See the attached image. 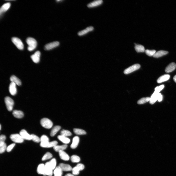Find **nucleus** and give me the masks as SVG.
Returning a JSON list of instances; mask_svg holds the SVG:
<instances>
[{
    "label": "nucleus",
    "instance_id": "obj_46",
    "mask_svg": "<svg viewBox=\"0 0 176 176\" xmlns=\"http://www.w3.org/2000/svg\"><path fill=\"white\" fill-rule=\"evenodd\" d=\"M65 176H75L73 174H72L70 173H68L66 174Z\"/></svg>",
    "mask_w": 176,
    "mask_h": 176
},
{
    "label": "nucleus",
    "instance_id": "obj_45",
    "mask_svg": "<svg viewBox=\"0 0 176 176\" xmlns=\"http://www.w3.org/2000/svg\"><path fill=\"white\" fill-rule=\"evenodd\" d=\"M76 166L79 168L80 171L83 170L84 168V165L82 164H78Z\"/></svg>",
    "mask_w": 176,
    "mask_h": 176
},
{
    "label": "nucleus",
    "instance_id": "obj_27",
    "mask_svg": "<svg viewBox=\"0 0 176 176\" xmlns=\"http://www.w3.org/2000/svg\"><path fill=\"white\" fill-rule=\"evenodd\" d=\"M61 128V127L59 126H56L54 127L51 131V136L52 137L55 136Z\"/></svg>",
    "mask_w": 176,
    "mask_h": 176
},
{
    "label": "nucleus",
    "instance_id": "obj_42",
    "mask_svg": "<svg viewBox=\"0 0 176 176\" xmlns=\"http://www.w3.org/2000/svg\"><path fill=\"white\" fill-rule=\"evenodd\" d=\"M49 139L45 135H43L40 138L41 142L49 141Z\"/></svg>",
    "mask_w": 176,
    "mask_h": 176
},
{
    "label": "nucleus",
    "instance_id": "obj_33",
    "mask_svg": "<svg viewBox=\"0 0 176 176\" xmlns=\"http://www.w3.org/2000/svg\"><path fill=\"white\" fill-rule=\"evenodd\" d=\"M7 146L5 142L0 143V153L2 154L7 150Z\"/></svg>",
    "mask_w": 176,
    "mask_h": 176
},
{
    "label": "nucleus",
    "instance_id": "obj_32",
    "mask_svg": "<svg viewBox=\"0 0 176 176\" xmlns=\"http://www.w3.org/2000/svg\"><path fill=\"white\" fill-rule=\"evenodd\" d=\"M52 157V154L49 152L46 153L42 157V161H45L51 158Z\"/></svg>",
    "mask_w": 176,
    "mask_h": 176
},
{
    "label": "nucleus",
    "instance_id": "obj_36",
    "mask_svg": "<svg viewBox=\"0 0 176 176\" xmlns=\"http://www.w3.org/2000/svg\"><path fill=\"white\" fill-rule=\"evenodd\" d=\"M49 162L53 169H54L56 167V159L55 158L53 159Z\"/></svg>",
    "mask_w": 176,
    "mask_h": 176
},
{
    "label": "nucleus",
    "instance_id": "obj_24",
    "mask_svg": "<svg viewBox=\"0 0 176 176\" xmlns=\"http://www.w3.org/2000/svg\"><path fill=\"white\" fill-rule=\"evenodd\" d=\"M10 80L12 82L15 83L16 85L20 86L21 83L20 80L14 75H12L10 78Z\"/></svg>",
    "mask_w": 176,
    "mask_h": 176
},
{
    "label": "nucleus",
    "instance_id": "obj_12",
    "mask_svg": "<svg viewBox=\"0 0 176 176\" xmlns=\"http://www.w3.org/2000/svg\"><path fill=\"white\" fill-rule=\"evenodd\" d=\"M40 52L39 51H37L31 56V58L34 63H37L40 61Z\"/></svg>",
    "mask_w": 176,
    "mask_h": 176
},
{
    "label": "nucleus",
    "instance_id": "obj_29",
    "mask_svg": "<svg viewBox=\"0 0 176 176\" xmlns=\"http://www.w3.org/2000/svg\"><path fill=\"white\" fill-rule=\"evenodd\" d=\"M74 133L78 135H85L86 134V132L84 130L78 128H74L73 129Z\"/></svg>",
    "mask_w": 176,
    "mask_h": 176
},
{
    "label": "nucleus",
    "instance_id": "obj_1",
    "mask_svg": "<svg viewBox=\"0 0 176 176\" xmlns=\"http://www.w3.org/2000/svg\"><path fill=\"white\" fill-rule=\"evenodd\" d=\"M26 42L28 45V50L31 51L34 50L36 47L37 46V42L34 38L29 37L26 40Z\"/></svg>",
    "mask_w": 176,
    "mask_h": 176
},
{
    "label": "nucleus",
    "instance_id": "obj_9",
    "mask_svg": "<svg viewBox=\"0 0 176 176\" xmlns=\"http://www.w3.org/2000/svg\"><path fill=\"white\" fill-rule=\"evenodd\" d=\"M20 134L24 139L32 140L31 135L29 134L25 130L22 129L21 130L20 132Z\"/></svg>",
    "mask_w": 176,
    "mask_h": 176
},
{
    "label": "nucleus",
    "instance_id": "obj_40",
    "mask_svg": "<svg viewBox=\"0 0 176 176\" xmlns=\"http://www.w3.org/2000/svg\"><path fill=\"white\" fill-rule=\"evenodd\" d=\"M72 170L73 174L75 175H78L80 171V169L76 166L73 168Z\"/></svg>",
    "mask_w": 176,
    "mask_h": 176
},
{
    "label": "nucleus",
    "instance_id": "obj_22",
    "mask_svg": "<svg viewBox=\"0 0 176 176\" xmlns=\"http://www.w3.org/2000/svg\"><path fill=\"white\" fill-rule=\"evenodd\" d=\"M170 76L168 74H165L160 77L157 80L158 83H161L168 80L170 78Z\"/></svg>",
    "mask_w": 176,
    "mask_h": 176
},
{
    "label": "nucleus",
    "instance_id": "obj_47",
    "mask_svg": "<svg viewBox=\"0 0 176 176\" xmlns=\"http://www.w3.org/2000/svg\"><path fill=\"white\" fill-rule=\"evenodd\" d=\"M173 80L176 83V75H175L173 78Z\"/></svg>",
    "mask_w": 176,
    "mask_h": 176
},
{
    "label": "nucleus",
    "instance_id": "obj_48",
    "mask_svg": "<svg viewBox=\"0 0 176 176\" xmlns=\"http://www.w3.org/2000/svg\"><path fill=\"white\" fill-rule=\"evenodd\" d=\"M1 129V125H0V130Z\"/></svg>",
    "mask_w": 176,
    "mask_h": 176
},
{
    "label": "nucleus",
    "instance_id": "obj_2",
    "mask_svg": "<svg viewBox=\"0 0 176 176\" xmlns=\"http://www.w3.org/2000/svg\"><path fill=\"white\" fill-rule=\"evenodd\" d=\"M40 122L41 125L44 127L46 129H49L51 128L53 125L52 122L49 119L46 118H44L42 119Z\"/></svg>",
    "mask_w": 176,
    "mask_h": 176
},
{
    "label": "nucleus",
    "instance_id": "obj_37",
    "mask_svg": "<svg viewBox=\"0 0 176 176\" xmlns=\"http://www.w3.org/2000/svg\"><path fill=\"white\" fill-rule=\"evenodd\" d=\"M145 52L146 54L149 56H153L156 52L155 50H146Z\"/></svg>",
    "mask_w": 176,
    "mask_h": 176
},
{
    "label": "nucleus",
    "instance_id": "obj_25",
    "mask_svg": "<svg viewBox=\"0 0 176 176\" xmlns=\"http://www.w3.org/2000/svg\"><path fill=\"white\" fill-rule=\"evenodd\" d=\"M68 146L66 145H64L61 146L56 145L53 147L54 150L57 152H59L62 151H63L67 148Z\"/></svg>",
    "mask_w": 176,
    "mask_h": 176
},
{
    "label": "nucleus",
    "instance_id": "obj_3",
    "mask_svg": "<svg viewBox=\"0 0 176 176\" xmlns=\"http://www.w3.org/2000/svg\"><path fill=\"white\" fill-rule=\"evenodd\" d=\"M5 101L8 110L9 111H12L14 104L13 100L10 97L7 96L5 98Z\"/></svg>",
    "mask_w": 176,
    "mask_h": 176
},
{
    "label": "nucleus",
    "instance_id": "obj_39",
    "mask_svg": "<svg viewBox=\"0 0 176 176\" xmlns=\"http://www.w3.org/2000/svg\"><path fill=\"white\" fill-rule=\"evenodd\" d=\"M32 137V140L33 141L38 143L40 141V139L36 135L32 134L31 135Z\"/></svg>",
    "mask_w": 176,
    "mask_h": 176
},
{
    "label": "nucleus",
    "instance_id": "obj_8",
    "mask_svg": "<svg viewBox=\"0 0 176 176\" xmlns=\"http://www.w3.org/2000/svg\"><path fill=\"white\" fill-rule=\"evenodd\" d=\"M45 176H52L53 173V170L50 166L49 162H47L45 164Z\"/></svg>",
    "mask_w": 176,
    "mask_h": 176
},
{
    "label": "nucleus",
    "instance_id": "obj_34",
    "mask_svg": "<svg viewBox=\"0 0 176 176\" xmlns=\"http://www.w3.org/2000/svg\"><path fill=\"white\" fill-rule=\"evenodd\" d=\"M150 98L149 97L142 98L138 101L137 103L139 104H143L150 101Z\"/></svg>",
    "mask_w": 176,
    "mask_h": 176
},
{
    "label": "nucleus",
    "instance_id": "obj_17",
    "mask_svg": "<svg viewBox=\"0 0 176 176\" xmlns=\"http://www.w3.org/2000/svg\"><path fill=\"white\" fill-rule=\"evenodd\" d=\"M103 3V1L102 0H98L94 1L88 4L87 6L89 8L95 7L100 5Z\"/></svg>",
    "mask_w": 176,
    "mask_h": 176
},
{
    "label": "nucleus",
    "instance_id": "obj_26",
    "mask_svg": "<svg viewBox=\"0 0 176 176\" xmlns=\"http://www.w3.org/2000/svg\"><path fill=\"white\" fill-rule=\"evenodd\" d=\"M58 138L60 141L66 144L69 143L70 141V139L68 138L61 135L59 136Z\"/></svg>",
    "mask_w": 176,
    "mask_h": 176
},
{
    "label": "nucleus",
    "instance_id": "obj_21",
    "mask_svg": "<svg viewBox=\"0 0 176 176\" xmlns=\"http://www.w3.org/2000/svg\"><path fill=\"white\" fill-rule=\"evenodd\" d=\"M14 116L17 118H22L24 116L23 113L20 111L15 110L13 113Z\"/></svg>",
    "mask_w": 176,
    "mask_h": 176
},
{
    "label": "nucleus",
    "instance_id": "obj_43",
    "mask_svg": "<svg viewBox=\"0 0 176 176\" xmlns=\"http://www.w3.org/2000/svg\"><path fill=\"white\" fill-rule=\"evenodd\" d=\"M15 145V143L11 144L7 147V151L8 152H10L13 149Z\"/></svg>",
    "mask_w": 176,
    "mask_h": 176
},
{
    "label": "nucleus",
    "instance_id": "obj_6",
    "mask_svg": "<svg viewBox=\"0 0 176 176\" xmlns=\"http://www.w3.org/2000/svg\"><path fill=\"white\" fill-rule=\"evenodd\" d=\"M10 138L12 141L17 143H23L24 140L20 134H12L10 136Z\"/></svg>",
    "mask_w": 176,
    "mask_h": 176
},
{
    "label": "nucleus",
    "instance_id": "obj_31",
    "mask_svg": "<svg viewBox=\"0 0 176 176\" xmlns=\"http://www.w3.org/2000/svg\"><path fill=\"white\" fill-rule=\"evenodd\" d=\"M60 134L61 135L66 137L70 136L72 135L71 133L69 131L65 130H63L61 131Z\"/></svg>",
    "mask_w": 176,
    "mask_h": 176
},
{
    "label": "nucleus",
    "instance_id": "obj_23",
    "mask_svg": "<svg viewBox=\"0 0 176 176\" xmlns=\"http://www.w3.org/2000/svg\"><path fill=\"white\" fill-rule=\"evenodd\" d=\"M168 53V52L167 51H160L156 52L153 57L155 58H158L165 55Z\"/></svg>",
    "mask_w": 176,
    "mask_h": 176
},
{
    "label": "nucleus",
    "instance_id": "obj_30",
    "mask_svg": "<svg viewBox=\"0 0 176 176\" xmlns=\"http://www.w3.org/2000/svg\"><path fill=\"white\" fill-rule=\"evenodd\" d=\"M135 49L136 51L138 52H143L145 51L144 47L141 45H138L135 44Z\"/></svg>",
    "mask_w": 176,
    "mask_h": 176
},
{
    "label": "nucleus",
    "instance_id": "obj_11",
    "mask_svg": "<svg viewBox=\"0 0 176 176\" xmlns=\"http://www.w3.org/2000/svg\"><path fill=\"white\" fill-rule=\"evenodd\" d=\"M160 94V93H158L154 92L150 98V103L153 104L158 100Z\"/></svg>",
    "mask_w": 176,
    "mask_h": 176
},
{
    "label": "nucleus",
    "instance_id": "obj_20",
    "mask_svg": "<svg viewBox=\"0 0 176 176\" xmlns=\"http://www.w3.org/2000/svg\"><path fill=\"white\" fill-rule=\"evenodd\" d=\"M79 142V138L78 136H75L73 139V142L71 147L72 149H75L77 147Z\"/></svg>",
    "mask_w": 176,
    "mask_h": 176
},
{
    "label": "nucleus",
    "instance_id": "obj_10",
    "mask_svg": "<svg viewBox=\"0 0 176 176\" xmlns=\"http://www.w3.org/2000/svg\"><path fill=\"white\" fill-rule=\"evenodd\" d=\"M9 90L11 95H15L16 94L17 90L16 84L15 83L11 82L9 86Z\"/></svg>",
    "mask_w": 176,
    "mask_h": 176
},
{
    "label": "nucleus",
    "instance_id": "obj_15",
    "mask_svg": "<svg viewBox=\"0 0 176 176\" xmlns=\"http://www.w3.org/2000/svg\"><path fill=\"white\" fill-rule=\"evenodd\" d=\"M37 171L39 174L43 175L44 176H45V165L43 164H39L38 166Z\"/></svg>",
    "mask_w": 176,
    "mask_h": 176
},
{
    "label": "nucleus",
    "instance_id": "obj_35",
    "mask_svg": "<svg viewBox=\"0 0 176 176\" xmlns=\"http://www.w3.org/2000/svg\"><path fill=\"white\" fill-rule=\"evenodd\" d=\"M71 160L73 162L78 163L80 161V159L79 156L77 155H73L71 156Z\"/></svg>",
    "mask_w": 176,
    "mask_h": 176
},
{
    "label": "nucleus",
    "instance_id": "obj_44",
    "mask_svg": "<svg viewBox=\"0 0 176 176\" xmlns=\"http://www.w3.org/2000/svg\"><path fill=\"white\" fill-rule=\"evenodd\" d=\"M6 139V136L4 135H1L0 137V143L5 142Z\"/></svg>",
    "mask_w": 176,
    "mask_h": 176
},
{
    "label": "nucleus",
    "instance_id": "obj_41",
    "mask_svg": "<svg viewBox=\"0 0 176 176\" xmlns=\"http://www.w3.org/2000/svg\"><path fill=\"white\" fill-rule=\"evenodd\" d=\"M164 85H161L159 86H158L156 87L155 89V92L159 93L164 88Z\"/></svg>",
    "mask_w": 176,
    "mask_h": 176
},
{
    "label": "nucleus",
    "instance_id": "obj_13",
    "mask_svg": "<svg viewBox=\"0 0 176 176\" xmlns=\"http://www.w3.org/2000/svg\"><path fill=\"white\" fill-rule=\"evenodd\" d=\"M59 166L62 171H71L73 169L69 165L62 163H60Z\"/></svg>",
    "mask_w": 176,
    "mask_h": 176
},
{
    "label": "nucleus",
    "instance_id": "obj_16",
    "mask_svg": "<svg viewBox=\"0 0 176 176\" xmlns=\"http://www.w3.org/2000/svg\"><path fill=\"white\" fill-rule=\"evenodd\" d=\"M59 153L60 157L62 160L65 161H68L69 160V156L64 151H60Z\"/></svg>",
    "mask_w": 176,
    "mask_h": 176
},
{
    "label": "nucleus",
    "instance_id": "obj_19",
    "mask_svg": "<svg viewBox=\"0 0 176 176\" xmlns=\"http://www.w3.org/2000/svg\"><path fill=\"white\" fill-rule=\"evenodd\" d=\"M11 4L9 3H6L4 4L0 9V14L1 15L7 11L10 8Z\"/></svg>",
    "mask_w": 176,
    "mask_h": 176
},
{
    "label": "nucleus",
    "instance_id": "obj_5",
    "mask_svg": "<svg viewBox=\"0 0 176 176\" xmlns=\"http://www.w3.org/2000/svg\"><path fill=\"white\" fill-rule=\"evenodd\" d=\"M140 67V66L139 64H134L126 69L124 71V73L125 74H128L138 70Z\"/></svg>",
    "mask_w": 176,
    "mask_h": 176
},
{
    "label": "nucleus",
    "instance_id": "obj_14",
    "mask_svg": "<svg viewBox=\"0 0 176 176\" xmlns=\"http://www.w3.org/2000/svg\"><path fill=\"white\" fill-rule=\"evenodd\" d=\"M94 29L93 27L90 26L86 28L85 29L79 31L78 33V34L79 36L84 35L89 32L93 31Z\"/></svg>",
    "mask_w": 176,
    "mask_h": 176
},
{
    "label": "nucleus",
    "instance_id": "obj_28",
    "mask_svg": "<svg viewBox=\"0 0 176 176\" xmlns=\"http://www.w3.org/2000/svg\"><path fill=\"white\" fill-rule=\"evenodd\" d=\"M54 176H62V171L59 166L56 168L53 172Z\"/></svg>",
    "mask_w": 176,
    "mask_h": 176
},
{
    "label": "nucleus",
    "instance_id": "obj_38",
    "mask_svg": "<svg viewBox=\"0 0 176 176\" xmlns=\"http://www.w3.org/2000/svg\"><path fill=\"white\" fill-rule=\"evenodd\" d=\"M50 142L49 141L41 142L40 146L44 148H50Z\"/></svg>",
    "mask_w": 176,
    "mask_h": 176
},
{
    "label": "nucleus",
    "instance_id": "obj_4",
    "mask_svg": "<svg viewBox=\"0 0 176 176\" xmlns=\"http://www.w3.org/2000/svg\"><path fill=\"white\" fill-rule=\"evenodd\" d=\"M12 41L17 48L20 50L23 49L24 45L23 43L19 38L16 37H13Z\"/></svg>",
    "mask_w": 176,
    "mask_h": 176
},
{
    "label": "nucleus",
    "instance_id": "obj_7",
    "mask_svg": "<svg viewBox=\"0 0 176 176\" xmlns=\"http://www.w3.org/2000/svg\"><path fill=\"white\" fill-rule=\"evenodd\" d=\"M59 42L58 41L50 43L45 46V49L47 50H51L59 46Z\"/></svg>",
    "mask_w": 176,
    "mask_h": 176
},
{
    "label": "nucleus",
    "instance_id": "obj_18",
    "mask_svg": "<svg viewBox=\"0 0 176 176\" xmlns=\"http://www.w3.org/2000/svg\"><path fill=\"white\" fill-rule=\"evenodd\" d=\"M176 67V65L174 62H172L166 68L165 71L167 73H170L174 71Z\"/></svg>",
    "mask_w": 176,
    "mask_h": 176
}]
</instances>
